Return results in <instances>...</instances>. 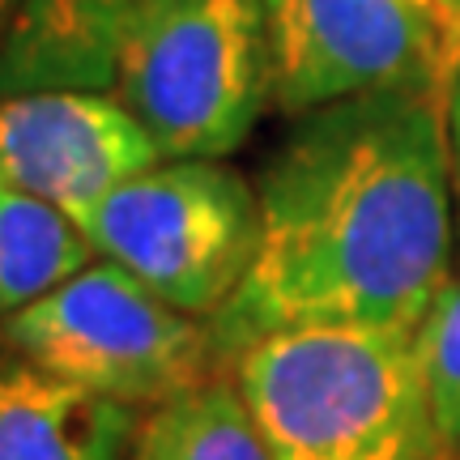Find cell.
Wrapping results in <instances>:
<instances>
[{
    "label": "cell",
    "mask_w": 460,
    "mask_h": 460,
    "mask_svg": "<svg viewBox=\"0 0 460 460\" xmlns=\"http://www.w3.org/2000/svg\"><path fill=\"white\" fill-rule=\"evenodd\" d=\"M430 17H435V26L444 34L447 51H452V65L460 60V0H418Z\"/></svg>",
    "instance_id": "5bb4252c"
},
{
    "label": "cell",
    "mask_w": 460,
    "mask_h": 460,
    "mask_svg": "<svg viewBox=\"0 0 460 460\" xmlns=\"http://www.w3.org/2000/svg\"><path fill=\"white\" fill-rule=\"evenodd\" d=\"M94 256L65 209L0 180V324L82 273Z\"/></svg>",
    "instance_id": "30bf717a"
},
{
    "label": "cell",
    "mask_w": 460,
    "mask_h": 460,
    "mask_svg": "<svg viewBox=\"0 0 460 460\" xmlns=\"http://www.w3.org/2000/svg\"><path fill=\"white\" fill-rule=\"evenodd\" d=\"M0 345L132 410H158L209 384L217 362L209 320L171 307L115 261H90L9 315Z\"/></svg>",
    "instance_id": "5b68a950"
},
{
    "label": "cell",
    "mask_w": 460,
    "mask_h": 460,
    "mask_svg": "<svg viewBox=\"0 0 460 460\" xmlns=\"http://www.w3.org/2000/svg\"><path fill=\"white\" fill-rule=\"evenodd\" d=\"M273 460H444L413 329H286L234 358Z\"/></svg>",
    "instance_id": "7a4b0ae2"
},
{
    "label": "cell",
    "mask_w": 460,
    "mask_h": 460,
    "mask_svg": "<svg viewBox=\"0 0 460 460\" xmlns=\"http://www.w3.org/2000/svg\"><path fill=\"white\" fill-rule=\"evenodd\" d=\"M17 4H22V0H0V48H4V39H9V26H13V17H17Z\"/></svg>",
    "instance_id": "9a60e30c"
},
{
    "label": "cell",
    "mask_w": 460,
    "mask_h": 460,
    "mask_svg": "<svg viewBox=\"0 0 460 460\" xmlns=\"http://www.w3.org/2000/svg\"><path fill=\"white\" fill-rule=\"evenodd\" d=\"M163 163L111 90L0 94V180L65 214Z\"/></svg>",
    "instance_id": "52a82bcc"
},
{
    "label": "cell",
    "mask_w": 460,
    "mask_h": 460,
    "mask_svg": "<svg viewBox=\"0 0 460 460\" xmlns=\"http://www.w3.org/2000/svg\"><path fill=\"white\" fill-rule=\"evenodd\" d=\"M137 0H22L0 48V94L111 90Z\"/></svg>",
    "instance_id": "9c48e42d"
},
{
    "label": "cell",
    "mask_w": 460,
    "mask_h": 460,
    "mask_svg": "<svg viewBox=\"0 0 460 460\" xmlns=\"http://www.w3.org/2000/svg\"><path fill=\"white\" fill-rule=\"evenodd\" d=\"M444 115H447V146H452V188L460 192V60L452 68V77H447Z\"/></svg>",
    "instance_id": "4fadbf2b"
},
{
    "label": "cell",
    "mask_w": 460,
    "mask_h": 460,
    "mask_svg": "<svg viewBox=\"0 0 460 460\" xmlns=\"http://www.w3.org/2000/svg\"><path fill=\"white\" fill-rule=\"evenodd\" d=\"M102 261L214 320L261 252V197L222 158H163L68 214Z\"/></svg>",
    "instance_id": "277c9868"
},
{
    "label": "cell",
    "mask_w": 460,
    "mask_h": 460,
    "mask_svg": "<svg viewBox=\"0 0 460 460\" xmlns=\"http://www.w3.org/2000/svg\"><path fill=\"white\" fill-rule=\"evenodd\" d=\"M430 413L447 456H460V278H447L413 329Z\"/></svg>",
    "instance_id": "7c38bea8"
},
{
    "label": "cell",
    "mask_w": 460,
    "mask_h": 460,
    "mask_svg": "<svg viewBox=\"0 0 460 460\" xmlns=\"http://www.w3.org/2000/svg\"><path fill=\"white\" fill-rule=\"evenodd\" d=\"M256 197L261 252L209 320L217 358L286 329H418L452 261L444 94L388 90L298 115Z\"/></svg>",
    "instance_id": "6da1fadb"
},
{
    "label": "cell",
    "mask_w": 460,
    "mask_h": 460,
    "mask_svg": "<svg viewBox=\"0 0 460 460\" xmlns=\"http://www.w3.org/2000/svg\"><path fill=\"white\" fill-rule=\"evenodd\" d=\"M128 460H273L256 418L234 384L209 379L149 410Z\"/></svg>",
    "instance_id": "8fae6325"
},
{
    "label": "cell",
    "mask_w": 460,
    "mask_h": 460,
    "mask_svg": "<svg viewBox=\"0 0 460 460\" xmlns=\"http://www.w3.org/2000/svg\"><path fill=\"white\" fill-rule=\"evenodd\" d=\"M137 427L132 405L0 349V460H128Z\"/></svg>",
    "instance_id": "ba28073f"
},
{
    "label": "cell",
    "mask_w": 460,
    "mask_h": 460,
    "mask_svg": "<svg viewBox=\"0 0 460 460\" xmlns=\"http://www.w3.org/2000/svg\"><path fill=\"white\" fill-rule=\"evenodd\" d=\"M111 94L163 158H226L273 99L264 0H137Z\"/></svg>",
    "instance_id": "3957f363"
},
{
    "label": "cell",
    "mask_w": 460,
    "mask_h": 460,
    "mask_svg": "<svg viewBox=\"0 0 460 460\" xmlns=\"http://www.w3.org/2000/svg\"><path fill=\"white\" fill-rule=\"evenodd\" d=\"M273 102L286 115L388 90L444 94L452 51L418 0H264Z\"/></svg>",
    "instance_id": "8992f818"
}]
</instances>
